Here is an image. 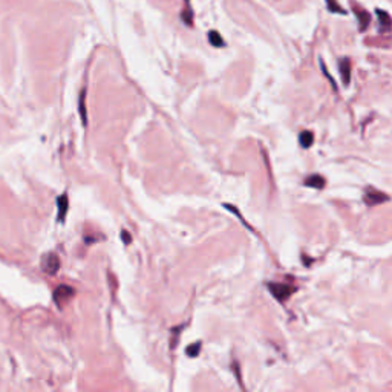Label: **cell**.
<instances>
[{
	"mask_svg": "<svg viewBox=\"0 0 392 392\" xmlns=\"http://www.w3.org/2000/svg\"><path fill=\"white\" fill-rule=\"evenodd\" d=\"M182 19L185 22V25H192V11L187 8V11L182 12Z\"/></svg>",
	"mask_w": 392,
	"mask_h": 392,
	"instance_id": "9a60e30c",
	"label": "cell"
},
{
	"mask_svg": "<svg viewBox=\"0 0 392 392\" xmlns=\"http://www.w3.org/2000/svg\"><path fill=\"white\" fill-rule=\"evenodd\" d=\"M363 201H365V204H368L369 207H374V206H379V204L389 201V196L386 193L377 190V189H374V187H368V189L365 190Z\"/></svg>",
	"mask_w": 392,
	"mask_h": 392,
	"instance_id": "3957f363",
	"label": "cell"
},
{
	"mask_svg": "<svg viewBox=\"0 0 392 392\" xmlns=\"http://www.w3.org/2000/svg\"><path fill=\"white\" fill-rule=\"evenodd\" d=\"M354 12H355L357 19H358V28H360V31H365L366 26H368L369 22H371V15H369V12L365 11V9H360V8H354Z\"/></svg>",
	"mask_w": 392,
	"mask_h": 392,
	"instance_id": "52a82bcc",
	"label": "cell"
},
{
	"mask_svg": "<svg viewBox=\"0 0 392 392\" xmlns=\"http://www.w3.org/2000/svg\"><path fill=\"white\" fill-rule=\"evenodd\" d=\"M339 69H340V75H342L343 83H345V85H348L349 80H351V63H349V60H348V58L340 60Z\"/></svg>",
	"mask_w": 392,
	"mask_h": 392,
	"instance_id": "8992f818",
	"label": "cell"
},
{
	"mask_svg": "<svg viewBox=\"0 0 392 392\" xmlns=\"http://www.w3.org/2000/svg\"><path fill=\"white\" fill-rule=\"evenodd\" d=\"M75 294V290L72 287H68V285H60L55 291H54V301L57 304L58 308H63V305L71 301Z\"/></svg>",
	"mask_w": 392,
	"mask_h": 392,
	"instance_id": "277c9868",
	"label": "cell"
},
{
	"mask_svg": "<svg viewBox=\"0 0 392 392\" xmlns=\"http://www.w3.org/2000/svg\"><path fill=\"white\" fill-rule=\"evenodd\" d=\"M312 141H314V135H312V132H309V131H304V132L301 133V136H299V143H301V146H302L304 149L311 147Z\"/></svg>",
	"mask_w": 392,
	"mask_h": 392,
	"instance_id": "8fae6325",
	"label": "cell"
},
{
	"mask_svg": "<svg viewBox=\"0 0 392 392\" xmlns=\"http://www.w3.org/2000/svg\"><path fill=\"white\" fill-rule=\"evenodd\" d=\"M326 5H328V9L331 11V12H336V14H347V11H345L340 5H339V2L337 0H326Z\"/></svg>",
	"mask_w": 392,
	"mask_h": 392,
	"instance_id": "4fadbf2b",
	"label": "cell"
},
{
	"mask_svg": "<svg viewBox=\"0 0 392 392\" xmlns=\"http://www.w3.org/2000/svg\"><path fill=\"white\" fill-rule=\"evenodd\" d=\"M377 17H379V23H380V29L382 31H388L392 25V20L389 17V14L386 11L377 9Z\"/></svg>",
	"mask_w": 392,
	"mask_h": 392,
	"instance_id": "30bf717a",
	"label": "cell"
},
{
	"mask_svg": "<svg viewBox=\"0 0 392 392\" xmlns=\"http://www.w3.org/2000/svg\"><path fill=\"white\" fill-rule=\"evenodd\" d=\"M322 68H323V72L326 74V71H325V66H323V65H322ZM326 75H328V74H326ZM328 77H329V75H328ZM329 80H331V83L334 85V82H333V78H329ZM334 87H336V85H334Z\"/></svg>",
	"mask_w": 392,
	"mask_h": 392,
	"instance_id": "e0dca14e",
	"label": "cell"
},
{
	"mask_svg": "<svg viewBox=\"0 0 392 392\" xmlns=\"http://www.w3.org/2000/svg\"><path fill=\"white\" fill-rule=\"evenodd\" d=\"M305 185L312 187V189H322L325 185V178L320 175H311L305 179Z\"/></svg>",
	"mask_w": 392,
	"mask_h": 392,
	"instance_id": "9c48e42d",
	"label": "cell"
},
{
	"mask_svg": "<svg viewBox=\"0 0 392 392\" xmlns=\"http://www.w3.org/2000/svg\"><path fill=\"white\" fill-rule=\"evenodd\" d=\"M42 270L46 274H57L60 270V259L55 253H46L44 256H42Z\"/></svg>",
	"mask_w": 392,
	"mask_h": 392,
	"instance_id": "7a4b0ae2",
	"label": "cell"
},
{
	"mask_svg": "<svg viewBox=\"0 0 392 392\" xmlns=\"http://www.w3.org/2000/svg\"><path fill=\"white\" fill-rule=\"evenodd\" d=\"M57 207H58V221L63 222L65 221V216L68 213V207H69V201H68V195L63 193L57 198Z\"/></svg>",
	"mask_w": 392,
	"mask_h": 392,
	"instance_id": "5b68a950",
	"label": "cell"
},
{
	"mask_svg": "<svg viewBox=\"0 0 392 392\" xmlns=\"http://www.w3.org/2000/svg\"><path fill=\"white\" fill-rule=\"evenodd\" d=\"M78 112L82 115V121L86 126L87 124V115H86V89L82 90L80 93V98H78Z\"/></svg>",
	"mask_w": 392,
	"mask_h": 392,
	"instance_id": "ba28073f",
	"label": "cell"
},
{
	"mask_svg": "<svg viewBox=\"0 0 392 392\" xmlns=\"http://www.w3.org/2000/svg\"><path fill=\"white\" fill-rule=\"evenodd\" d=\"M185 2H189V0H185Z\"/></svg>",
	"mask_w": 392,
	"mask_h": 392,
	"instance_id": "ac0fdd59",
	"label": "cell"
},
{
	"mask_svg": "<svg viewBox=\"0 0 392 392\" xmlns=\"http://www.w3.org/2000/svg\"><path fill=\"white\" fill-rule=\"evenodd\" d=\"M201 342H196L195 345H192V347H189L185 349V354L189 355V357H198L199 355V351H201Z\"/></svg>",
	"mask_w": 392,
	"mask_h": 392,
	"instance_id": "5bb4252c",
	"label": "cell"
},
{
	"mask_svg": "<svg viewBox=\"0 0 392 392\" xmlns=\"http://www.w3.org/2000/svg\"><path fill=\"white\" fill-rule=\"evenodd\" d=\"M268 290L271 291V294L277 301L284 302L288 297H291V294L296 291V287L288 285V284H274V282H271V284H268Z\"/></svg>",
	"mask_w": 392,
	"mask_h": 392,
	"instance_id": "6da1fadb",
	"label": "cell"
},
{
	"mask_svg": "<svg viewBox=\"0 0 392 392\" xmlns=\"http://www.w3.org/2000/svg\"><path fill=\"white\" fill-rule=\"evenodd\" d=\"M121 238H123V242L126 244V245H129V244L132 242V236H131V234H129L126 230H123V233H121Z\"/></svg>",
	"mask_w": 392,
	"mask_h": 392,
	"instance_id": "2e32d148",
	"label": "cell"
},
{
	"mask_svg": "<svg viewBox=\"0 0 392 392\" xmlns=\"http://www.w3.org/2000/svg\"><path fill=\"white\" fill-rule=\"evenodd\" d=\"M209 42L215 46V48H222V46L225 44L224 39L221 37V34H219L218 31H210V33H209Z\"/></svg>",
	"mask_w": 392,
	"mask_h": 392,
	"instance_id": "7c38bea8",
	"label": "cell"
}]
</instances>
